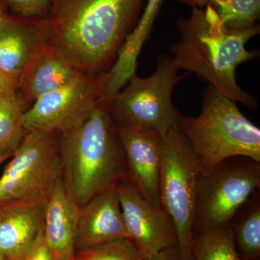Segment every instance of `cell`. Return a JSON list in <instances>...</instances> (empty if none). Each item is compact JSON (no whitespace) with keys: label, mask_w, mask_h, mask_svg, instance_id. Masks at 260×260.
<instances>
[{"label":"cell","mask_w":260,"mask_h":260,"mask_svg":"<svg viewBox=\"0 0 260 260\" xmlns=\"http://www.w3.org/2000/svg\"><path fill=\"white\" fill-rule=\"evenodd\" d=\"M260 189V162L246 156L225 159L202 174L194 235L229 227L236 212Z\"/></svg>","instance_id":"7"},{"label":"cell","mask_w":260,"mask_h":260,"mask_svg":"<svg viewBox=\"0 0 260 260\" xmlns=\"http://www.w3.org/2000/svg\"><path fill=\"white\" fill-rule=\"evenodd\" d=\"M13 13L27 17H45L49 0H5Z\"/></svg>","instance_id":"23"},{"label":"cell","mask_w":260,"mask_h":260,"mask_svg":"<svg viewBox=\"0 0 260 260\" xmlns=\"http://www.w3.org/2000/svg\"><path fill=\"white\" fill-rule=\"evenodd\" d=\"M143 260H180L178 246L169 248L155 254L145 256Z\"/></svg>","instance_id":"25"},{"label":"cell","mask_w":260,"mask_h":260,"mask_svg":"<svg viewBox=\"0 0 260 260\" xmlns=\"http://www.w3.org/2000/svg\"><path fill=\"white\" fill-rule=\"evenodd\" d=\"M229 228L241 260L260 256V192L246 200L232 217Z\"/></svg>","instance_id":"18"},{"label":"cell","mask_w":260,"mask_h":260,"mask_svg":"<svg viewBox=\"0 0 260 260\" xmlns=\"http://www.w3.org/2000/svg\"><path fill=\"white\" fill-rule=\"evenodd\" d=\"M107 73H81L61 88L38 99L24 115L25 129L61 134L79 126L104 99Z\"/></svg>","instance_id":"9"},{"label":"cell","mask_w":260,"mask_h":260,"mask_svg":"<svg viewBox=\"0 0 260 260\" xmlns=\"http://www.w3.org/2000/svg\"><path fill=\"white\" fill-rule=\"evenodd\" d=\"M30 107L18 90L0 96V157H10L28 133L23 117Z\"/></svg>","instance_id":"19"},{"label":"cell","mask_w":260,"mask_h":260,"mask_svg":"<svg viewBox=\"0 0 260 260\" xmlns=\"http://www.w3.org/2000/svg\"><path fill=\"white\" fill-rule=\"evenodd\" d=\"M181 3L190 8H205L210 0H179Z\"/></svg>","instance_id":"27"},{"label":"cell","mask_w":260,"mask_h":260,"mask_svg":"<svg viewBox=\"0 0 260 260\" xmlns=\"http://www.w3.org/2000/svg\"><path fill=\"white\" fill-rule=\"evenodd\" d=\"M202 174L199 159L179 126L162 135L159 198L162 209L175 227L180 260H192L191 244Z\"/></svg>","instance_id":"5"},{"label":"cell","mask_w":260,"mask_h":260,"mask_svg":"<svg viewBox=\"0 0 260 260\" xmlns=\"http://www.w3.org/2000/svg\"><path fill=\"white\" fill-rule=\"evenodd\" d=\"M0 177V205L49 198L62 177L59 135L28 132Z\"/></svg>","instance_id":"8"},{"label":"cell","mask_w":260,"mask_h":260,"mask_svg":"<svg viewBox=\"0 0 260 260\" xmlns=\"http://www.w3.org/2000/svg\"><path fill=\"white\" fill-rule=\"evenodd\" d=\"M8 5L5 3V0H0V18L5 13H8Z\"/></svg>","instance_id":"28"},{"label":"cell","mask_w":260,"mask_h":260,"mask_svg":"<svg viewBox=\"0 0 260 260\" xmlns=\"http://www.w3.org/2000/svg\"><path fill=\"white\" fill-rule=\"evenodd\" d=\"M0 260H10L8 259V257H7L6 256L4 255V254H2V253H0Z\"/></svg>","instance_id":"30"},{"label":"cell","mask_w":260,"mask_h":260,"mask_svg":"<svg viewBox=\"0 0 260 260\" xmlns=\"http://www.w3.org/2000/svg\"><path fill=\"white\" fill-rule=\"evenodd\" d=\"M76 260H143L129 239H120L78 251Z\"/></svg>","instance_id":"22"},{"label":"cell","mask_w":260,"mask_h":260,"mask_svg":"<svg viewBox=\"0 0 260 260\" xmlns=\"http://www.w3.org/2000/svg\"><path fill=\"white\" fill-rule=\"evenodd\" d=\"M249 260H260L259 257L254 258V259H251Z\"/></svg>","instance_id":"31"},{"label":"cell","mask_w":260,"mask_h":260,"mask_svg":"<svg viewBox=\"0 0 260 260\" xmlns=\"http://www.w3.org/2000/svg\"><path fill=\"white\" fill-rule=\"evenodd\" d=\"M179 70L173 58L161 54L150 76L132 78L108 102L116 124L152 129L162 135L179 126L181 114L173 104L172 94L187 75H179Z\"/></svg>","instance_id":"6"},{"label":"cell","mask_w":260,"mask_h":260,"mask_svg":"<svg viewBox=\"0 0 260 260\" xmlns=\"http://www.w3.org/2000/svg\"><path fill=\"white\" fill-rule=\"evenodd\" d=\"M17 260H53L51 251L44 240L43 233Z\"/></svg>","instance_id":"24"},{"label":"cell","mask_w":260,"mask_h":260,"mask_svg":"<svg viewBox=\"0 0 260 260\" xmlns=\"http://www.w3.org/2000/svg\"><path fill=\"white\" fill-rule=\"evenodd\" d=\"M145 0H49L48 45L83 74L107 73Z\"/></svg>","instance_id":"1"},{"label":"cell","mask_w":260,"mask_h":260,"mask_svg":"<svg viewBox=\"0 0 260 260\" xmlns=\"http://www.w3.org/2000/svg\"><path fill=\"white\" fill-rule=\"evenodd\" d=\"M224 28L241 31L256 25L260 17V0H210Z\"/></svg>","instance_id":"21"},{"label":"cell","mask_w":260,"mask_h":260,"mask_svg":"<svg viewBox=\"0 0 260 260\" xmlns=\"http://www.w3.org/2000/svg\"><path fill=\"white\" fill-rule=\"evenodd\" d=\"M177 28L181 39L170 50L179 69L199 75L234 102L256 109L257 100L238 85L236 71L257 57L259 52L247 50L246 44L259 34V24L241 31L227 30L215 10L207 5L191 8L189 17L178 20Z\"/></svg>","instance_id":"2"},{"label":"cell","mask_w":260,"mask_h":260,"mask_svg":"<svg viewBox=\"0 0 260 260\" xmlns=\"http://www.w3.org/2000/svg\"><path fill=\"white\" fill-rule=\"evenodd\" d=\"M81 74L49 45L41 48L27 65L18 90L30 106Z\"/></svg>","instance_id":"16"},{"label":"cell","mask_w":260,"mask_h":260,"mask_svg":"<svg viewBox=\"0 0 260 260\" xmlns=\"http://www.w3.org/2000/svg\"><path fill=\"white\" fill-rule=\"evenodd\" d=\"M80 209L61 177L48 198L44 213L43 234L53 260L75 259Z\"/></svg>","instance_id":"15"},{"label":"cell","mask_w":260,"mask_h":260,"mask_svg":"<svg viewBox=\"0 0 260 260\" xmlns=\"http://www.w3.org/2000/svg\"><path fill=\"white\" fill-rule=\"evenodd\" d=\"M164 0H147L136 26L126 38L115 62L107 72L104 97L110 100L136 75L138 59L148 40Z\"/></svg>","instance_id":"17"},{"label":"cell","mask_w":260,"mask_h":260,"mask_svg":"<svg viewBox=\"0 0 260 260\" xmlns=\"http://www.w3.org/2000/svg\"><path fill=\"white\" fill-rule=\"evenodd\" d=\"M197 117L181 115L179 127L199 159L203 174L234 156L260 162V129L237 107L210 85Z\"/></svg>","instance_id":"4"},{"label":"cell","mask_w":260,"mask_h":260,"mask_svg":"<svg viewBox=\"0 0 260 260\" xmlns=\"http://www.w3.org/2000/svg\"><path fill=\"white\" fill-rule=\"evenodd\" d=\"M59 135L62 179L80 207L127 179L116 124L104 99L81 124Z\"/></svg>","instance_id":"3"},{"label":"cell","mask_w":260,"mask_h":260,"mask_svg":"<svg viewBox=\"0 0 260 260\" xmlns=\"http://www.w3.org/2000/svg\"><path fill=\"white\" fill-rule=\"evenodd\" d=\"M8 158H7V157H0V166H1L5 160H8Z\"/></svg>","instance_id":"29"},{"label":"cell","mask_w":260,"mask_h":260,"mask_svg":"<svg viewBox=\"0 0 260 260\" xmlns=\"http://www.w3.org/2000/svg\"><path fill=\"white\" fill-rule=\"evenodd\" d=\"M120 239H129V236L116 186H113L80 207L75 254Z\"/></svg>","instance_id":"13"},{"label":"cell","mask_w":260,"mask_h":260,"mask_svg":"<svg viewBox=\"0 0 260 260\" xmlns=\"http://www.w3.org/2000/svg\"><path fill=\"white\" fill-rule=\"evenodd\" d=\"M47 200H19L0 205V253L17 260L44 230Z\"/></svg>","instance_id":"14"},{"label":"cell","mask_w":260,"mask_h":260,"mask_svg":"<svg viewBox=\"0 0 260 260\" xmlns=\"http://www.w3.org/2000/svg\"><path fill=\"white\" fill-rule=\"evenodd\" d=\"M48 39L47 17L5 13L0 18V71L18 86L27 65Z\"/></svg>","instance_id":"12"},{"label":"cell","mask_w":260,"mask_h":260,"mask_svg":"<svg viewBox=\"0 0 260 260\" xmlns=\"http://www.w3.org/2000/svg\"><path fill=\"white\" fill-rule=\"evenodd\" d=\"M18 90V83L0 71V96Z\"/></svg>","instance_id":"26"},{"label":"cell","mask_w":260,"mask_h":260,"mask_svg":"<svg viewBox=\"0 0 260 260\" xmlns=\"http://www.w3.org/2000/svg\"><path fill=\"white\" fill-rule=\"evenodd\" d=\"M129 240L142 257L177 246L172 219L145 200L127 179L116 186Z\"/></svg>","instance_id":"10"},{"label":"cell","mask_w":260,"mask_h":260,"mask_svg":"<svg viewBox=\"0 0 260 260\" xmlns=\"http://www.w3.org/2000/svg\"><path fill=\"white\" fill-rule=\"evenodd\" d=\"M74 260H76V259H74Z\"/></svg>","instance_id":"32"},{"label":"cell","mask_w":260,"mask_h":260,"mask_svg":"<svg viewBox=\"0 0 260 260\" xmlns=\"http://www.w3.org/2000/svg\"><path fill=\"white\" fill-rule=\"evenodd\" d=\"M192 260H241L229 227L194 234Z\"/></svg>","instance_id":"20"},{"label":"cell","mask_w":260,"mask_h":260,"mask_svg":"<svg viewBox=\"0 0 260 260\" xmlns=\"http://www.w3.org/2000/svg\"><path fill=\"white\" fill-rule=\"evenodd\" d=\"M116 124L128 181L149 203L161 208L159 176L162 135L152 129Z\"/></svg>","instance_id":"11"}]
</instances>
